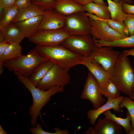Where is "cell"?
Returning a JSON list of instances; mask_svg holds the SVG:
<instances>
[{"label": "cell", "instance_id": "25", "mask_svg": "<svg viewBox=\"0 0 134 134\" xmlns=\"http://www.w3.org/2000/svg\"><path fill=\"white\" fill-rule=\"evenodd\" d=\"M99 90L102 95L107 99H114L121 96L120 91L111 79L102 87H100Z\"/></svg>", "mask_w": 134, "mask_h": 134}, {"label": "cell", "instance_id": "42", "mask_svg": "<svg viewBox=\"0 0 134 134\" xmlns=\"http://www.w3.org/2000/svg\"><path fill=\"white\" fill-rule=\"evenodd\" d=\"M130 98L134 101V89L131 96L130 97Z\"/></svg>", "mask_w": 134, "mask_h": 134}, {"label": "cell", "instance_id": "11", "mask_svg": "<svg viewBox=\"0 0 134 134\" xmlns=\"http://www.w3.org/2000/svg\"><path fill=\"white\" fill-rule=\"evenodd\" d=\"M99 89L95 77L89 71L80 98L89 100L92 102L94 108L96 109L102 106L105 101Z\"/></svg>", "mask_w": 134, "mask_h": 134}, {"label": "cell", "instance_id": "44", "mask_svg": "<svg viewBox=\"0 0 134 134\" xmlns=\"http://www.w3.org/2000/svg\"><path fill=\"white\" fill-rule=\"evenodd\" d=\"M112 0L116 3L118 2L122 1H123V0Z\"/></svg>", "mask_w": 134, "mask_h": 134}, {"label": "cell", "instance_id": "29", "mask_svg": "<svg viewBox=\"0 0 134 134\" xmlns=\"http://www.w3.org/2000/svg\"><path fill=\"white\" fill-rule=\"evenodd\" d=\"M96 17L98 19L104 21L112 29L118 33L126 37L129 36L128 31L125 26L123 22L121 23L116 22L112 20L111 19H101L96 16Z\"/></svg>", "mask_w": 134, "mask_h": 134}, {"label": "cell", "instance_id": "12", "mask_svg": "<svg viewBox=\"0 0 134 134\" xmlns=\"http://www.w3.org/2000/svg\"><path fill=\"white\" fill-rule=\"evenodd\" d=\"M66 18V16L54 9L45 11L39 30H53L64 28Z\"/></svg>", "mask_w": 134, "mask_h": 134}, {"label": "cell", "instance_id": "5", "mask_svg": "<svg viewBox=\"0 0 134 134\" xmlns=\"http://www.w3.org/2000/svg\"><path fill=\"white\" fill-rule=\"evenodd\" d=\"M91 27L89 17L83 11L66 16L64 29L70 35L83 36L91 34Z\"/></svg>", "mask_w": 134, "mask_h": 134}, {"label": "cell", "instance_id": "22", "mask_svg": "<svg viewBox=\"0 0 134 134\" xmlns=\"http://www.w3.org/2000/svg\"><path fill=\"white\" fill-rule=\"evenodd\" d=\"M54 64L52 61L49 59L39 64L29 78L32 84L36 86Z\"/></svg>", "mask_w": 134, "mask_h": 134}, {"label": "cell", "instance_id": "9", "mask_svg": "<svg viewBox=\"0 0 134 134\" xmlns=\"http://www.w3.org/2000/svg\"><path fill=\"white\" fill-rule=\"evenodd\" d=\"M73 52L83 56H89L94 47L91 34L83 36L70 35L61 44Z\"/></svg>", "mask_w": 134, "mask_h": 134}, {"label": "cell", "instance_id": "28", "mask_svg": "<svg viewBox=\"0 0 134 134\" xmlns=\"http://www.w3.org/2000/svg\"><path fill=\"white\" fill-rule=\"evenodd\" d=\"M120 106L122 109L125 107L127 109L131 118L132 130L130 134H134V101L128 97H124Z\"/></svg>", "mask_w": 134, "mask_h": 134}, {"label": "cell", "instance_id": "1", "mask_svg": "<svg viewBox=\"0 0 134 134\" xmlns=\"http://www.w3.org/2000/svg\"><path fill=\"white\" fill-rule=\"evenodd\" d=\"M19 81L30 92L33 98V103L29 108V113L31 117L32 126L35 127L37 118L39 116L44 124L41 111L42 108L50 100L51 97L56 94L63 92L64 87L56 86L48 90H43L34 85L29 78L19 73L14 72Z\"/></svg>", "mask_w": 134, "mask_h": 134}, {"label": "cell", "instance_id": "40", "mask_svg": "<svg viewBox=\"0 0 134 134\" xmlns=\"http://www.w3.org/2000/svg\"><path fill=\"white\" fill-rule=\"evenodd\" d=\"M0 134H7L6 132L5 131L2 127L1 125H0Z\"/></svg>", "mask_w": 134, "mask_h": 134}, {"label": "cell", "instance_id": "34", "mask_svg": "<svg viewBox=\"0 0 134 134\" xmlns=\"http://www.w3.org/2000/svg\"><path fill=\"white\" fill-rule=\"evenodd\" d=\"M122 9L125 13L127 14H131L134 15V5L123 2Z\"/></svg>", "mask_w": 134, "mask_h": 134}, {"label": "cell", "instance_id": "27", "mask_svg": "<svg viewBox=\"0 0 134 134\" xmlns=\"http://www.w3.org/2000/svg\"><path fill=\"white\" fill-rule=\"evenodd\" d=\"M18 12V9L14 5L4 9L0 16V29L12 23Z\"/></svg>", "mask_w": 134, "mask_h": 134}, {"label": "cell", "instance_id": "14", "mask_svg": "<svg viewBox=\"0 0 134 134\" xmlns=\"http://www.w3.org/2000/svg\"><path fill=\"white\" fill-rule=\"evenodd\" d=\"M85 66L95 77L99 87H101L111 77L102 66L89 56H84L80 63Z\"/></svg>", "mask_w": 134, "mask_h": 134}, {"label": "cell", "instance_id": "33", "mask_svg": "<svg viewBox=\"0 0 134 134\" xmlns=\"http://www.w3.org/2000/svg\"><path fill=\"white\" fill-rule=\"evenodd\" d=\"M32 4L31 0H17L14 5L18 9L26 7Z\"/></svg>", "mask_w": 134, "mask_h": 134}, {"label": "cell", "instance_id": "31", "mask_svg": "<svg viewBox=\"0 0 134 134\" xmlns=\"http://www.w3.org/2000/svg\"><path fill=\"white\" fill-rule=\"evenodd\" d=\"M32 4L37 5L46 11L54 9L53 5L55 0H31Z\"/></svg>", "mask_w": 134, "mask_h": 134}, {"label": "cell", "instance_id": "18", "mask_svg": "<svg viewBox=\"0 0 134 134\" xmlns=\"http://www.w3.org/2000/svg\"><path fill=\"white\" fill-rule=\"evenodd\" d=\"M43 16H36L15 23L22 31L25 37L28 38L39 30Z\"/></svg>", "mask_w": 134, "mask_h": 134}, {"label": "cell", "instance_id": "32", "mask_svg": "<svg viewBox=\"0 0 134 134\" xmlns=\"http://www.w3.org/2000/svg\"><path fill=\"white\" fill-rule=\"evenodd\" d=\"M123 23L128 31L129 36L134 35V15L128 14V16Z\"/></svg>", "mask_w": 134, "mask_h": 134}, {"label": "cell", "instance_id": "21", "mask_svg": "<svg viewBox=\"0 0 134 134\" xmlns=\"http://www.w3.org/2000/svg\"><path fill=\"white\" fill-rule=\"evenodd\" d=\"M94 47L96 48L108 46L122 48L134 47V35L129 36L113 41L107 42L96 39L93 37Z\"/></svg>", "mask_w": 134, "mask_h": 134}, {"label": "cell", "instance_id": "43", "mask_svg": "<svg viewBox=\"0 0 134 134\" xmlns=\"http://www.w3.org/2000/svg\"><path fill=\"white\" fill-rule=\"evenodd\" d=\"M4 8H3L0 7V16L2 14V13Z\"/></svg>", "mask_w": 134, "mask_h": 134}, {"label": "cell", "instance_id": "19", "mask_svg": "<svg viewBox=\"0 0 134 134\" xmlns=\"http://www.w3.org/2000/svg\"><path fill=\"white\" fill-rule=\"evenodd\" d=\"M45 11L38 6L33 4L28 6L18 9V12L12 22L16 23L36 16L43 15Z\"/></svg>", "mask_w": 134, "mask_h": 134}, {"label": "cell", "instance_id": "24", "mask_svg": "<svg viewBox=\"0 0 134 134\" xmlns=\"http://www.w3.org/2000/svg\"><path fill=\"white\" fill-rule=\"evenodd\" d=\"M108 7L111 15V19L116 22L123 23L128 16L122 9L124 2L121 1L116 3L112 0H106Z\"/></svg>", "mask_w": 134, "mask_h": 134}, {"label": "cell", "instance_id": "38", "mask_svg": "<svg viewBox=\"0 0 134 134\" xmlns=\"http://www.w3.org/2000/svg\"><path fill=\"white\" fill-rule=\"evenodd\" d=\"M77 3L84 5L88 3L93 2V0H74Z\"/></svg>", "mask_w": 134, "mask_h": 134}, {"label": "cell", "instance_id": "30", "mask_svg": "<svg viewBox=\"0 0 134 134\" xmlns=\"http://www.w3.org/2000/svg\"><path fill=\"white\" fill-rule=\"evenodd\" d=\"M55 131L54 133H50L45 131L42 128L41 125L36 123L35 127H32L30 129V132L33 134H68L69 131L67 130H60L57 128L54 129Z\"/></svg>", "mask_w": 134, "mask_h": 134}, {"label": "cell", "instance_id": "23", "mask_svg": "<svg viewBox=\"0 0 134 134\" xmlns=\"http://www.w3.org/2000/svg\"><path fill=\"white\" fill-rule=\"evenodd\" d=\"M84 11L94 14L100 18L111 19V15L108 7L102 4L92 2L84 6Z\"/></svg>", "mask_w": 134, "mask_h": 134}, {"label": "cell", "instance_id": "15", "mask_svg": "<svg viewBox=\"0 0 134 134\" xmlns=\"http://www.w3.org/2000/svg\"><path fill=\"white\" fill-rule=\"evenodd\" d=\"M124 97L122 96L114 99H108L107 102L100 107L96 109L89 110L87 112V115L90 124L94 126L99 116L107 110L112 109L116 112H121L122 108L120 107V104Z\"/></svg>", "mask_w": 134, "mask_h": 134}, {"label": "cell", "instance_id": "41", "mask_svg": "<svg viewBox=\"0 0 134 134\" xmlns=\"http://www.w3.org/2000/svg\"><path fill=\"white\" fill-rule=\"evenodd\" d=\"M124 2H126L129 4H132L133 2L131 0H123Z\"/></svg>", "mask_w": 134, "mask_h": 134}, {"label": "cell", "instance_id": "17", "mask_svg": "<svg viewBox=\"0 0 134 134\" xmlns=\"http://www.w3.org/2000/svg\"><path fill=\"white\" fill-rule=\"evenodd\" d=\"M53 8L66 16L84 11V5L77 3L74 0H55Z\"/></svg>", "mask_w": 134, "mask_h": 134}, {"label": "cell", "instance_id": "39", "mask_svg": "<svg viewBox=\"0 0 134 134\" xmlns=\"http://www.w3.org/2000/svg\"><path fill=\"white\" fill-rule=\"evenodd\" d=\"M93 0L94 3L107 6V4L103 0Z\"/></svg>", "mask_w": 134, "mask_h": 134}, {"label": "cell", "instance_id": "26", "mask_svg": "<svg viewBox=\"0 0 134 134\" xmlns=\"http://www.w3.org/2000/svg\"><path fill=\"white\" fill-rule=\"evenodd\" d=\"M126 113L127 116L125 118L116 116L115 114H112L110 110L105 111L103 114L106 117L112 120L122 126L124 129L126 133L130 134L132 130L130 124L131 118L128 111H127Z\"/></svg>", "mask_w": 134, "mask_h": 134}, {"label": "cell", "instance_id": "45", "mask_svg": "<svg viewBox=\"0 0 134 134\" xmlns=\"http://www.w3.org/2000/svg\"><path fill=\"white\" fill-rule=\"evenodd\" d=\"M134 4V0H131Z\"/></svg>", "mask_w": 134, "mask_h": 134}, {"label": "cell", "instance_id": "37", "mask_svg": "<svg viewBox=\"0 0 134 134\" xmlns=\"http://www.w3.org/2000/svg\"><path fill=\"white\" fill-rule=\"evenodd\" d=\"M123 53L126 56L132 55L134 57V47L130 50H124Z\"/></svg>", "mask_w": 134, "mask_h": 134}, {"label": "cell", "instance_id": "2", "mask_svg": "<svg viewBox=\"0 0 134 134\" xmlns=\"http://www.w3.org/2000/svg\"><path fill=\"white\" fill-rule=\"evenodd\" d=\"M35 48L42 56L67 72L72 67L80 64L84 57L75 53L62 44L52 46L36 45Z\"/></svg>", "mask_w": 134, "mask_h": 134}, {"label": "cell", "instance_id": "16", "mask_svg": "<svg viewBox=\"0 0 134 134\" xmlns=\"http://www.w3.org/2000/svg\"><path fill=\"white\" fill-rule=\"evenodd\" d=\"M25 37L15 23H12L0 29V42L5 41L8 43L20 44Z\"/></svg>", "mask_w": 134, "mask_h": 134}, {"label": "cell", "instance_id": "3", "mask_svg": "<svg viewBox=\"0 0 134 134\" xmlns=\"http://www.w3.org/2000/svg\"><path fill=\"white\" fill-rule=\"evenodd\" d=\"M111 79L120 92L131 96L134 89V68L123 52L118 57Z\"/></svg>", "mask_w": 134, "mask_h": 134}, {"label": "cell", "instance_id": "36", "mask_svg": "<svg viewBox=\"0 0 134 134\" xmlns=\"http://www.w3.org/2000/svg\"><path fill=\"white\" fill-rule=\"evenodd\" d=\"M8 45V43L5 41L0 42V56L3 54Z\"/></svg>", "mask_w": 134, "mask_h": 134}, {"label": "cell", "instance_id": "35", "mask_svg": "<svg viewBox=\"0 0 134 134\" xmlns=\"http://www.w3.org/2000/svg\"><path fill=\"white\" fill-rule=\"evenodd\" d=\"M17 0H0V7L5 8L14 5Z\"/></svg>", "mask_w": 134, "mask_h": 134}, {"label": "cell", "instance_id": "6", "mask_svg": "<svg viewBox=\"0 0 134 134\" xmlns=\"http://www.w3.org/2000/svg\"><path fill=\"white\" fill-rule=\"evenodd\" d=\"M70 35L64 28L53 30H39L28 39L36 45L52 46L61 44Z\"/></svg>", "mask_w": 134, "mask_h": 134}, {"label": "cell", "instance_id": "4", "mask_svg": "<svg viewBox=\"0 0 134 134\" xmlns=\"http://www.w3.org/2000/svg\"><path fill=\"white\" fill-rule=\"evenodd\" d=\"M48 59L42 56L35 48L26 55H22L6 62L4 67L10 71L19 73L29 78L35 67Z\"/></svg>", "mask_w": 134, "mask_h": 134}, {"label": "cell", "instance_id": "20", "mask_svg": "<svg viewBox=\"0 0 134 134\" xmlns=\"http://www.w3.org/2000/svg\"><path fill=\"white\" fill-rule=\"evenodd\" d=\"M18 43H8L2 55L0 56V75L3 71L4 63L22 55L21 46Z\"/></svg>", "mask_w": 134, "mask_h": 134}, {"label": "cell", "instance_id": "8", "mask_svg": "<svg viewBox=\"0 0 134 134\" xmlns=\"http://www.w3.org/2000/svg\"><path fill=\"white\" fill-rule=\"evenodd\" d=\"M70 80L68 72L54 64L36 87L44 91L56 86L64 87L69 83Z\"/></svg>", "mask_w": 134, "mask_h": 134}, {"label": "cell", "instance_id": "7", "mask_svg": "<svg viewBox=\"0 0 134 134\" xmlns=\"http://www.w3.org/2000/svg\"><path fill=\"white\" fill-rule=\"evenodd\" d=\"M91 22V34L96 39L111 42L126 37L112 29L104 21L98 19L95 15L87 13Z\"/></svg>", "mask_w": 134, "mask_h": 134}, {"label": "cell", "instance_id": "10", "mask_svg": "<svg viewBox=\"0 0 134 134\" xmlns=\"http://www.w3.org/2000/svg\"><path fill=\"white\" fill-rule=\"evenodd\" d=\"M112 48L108 46L94 47L89 56L102 65L111 76L115 65L121 53L120 51L114 50Z\"/></svg>", "mask_w": 134, "mask_h": 134}, {"label": "cell", "instance_id": "13", "mask_svg": "<svg viewBox=\"0 0 134 134\" xmlns=\"http://www.w3.org/2000/svg\"><path fill=\"white\" fill-rule=\"evenodd\" d=\"M121 126L112 120L106 117L99 119L94 127H89L85 134H121Z\"/></svg>", "mask_w": 134, "mask_h": 134}]
</instances>
